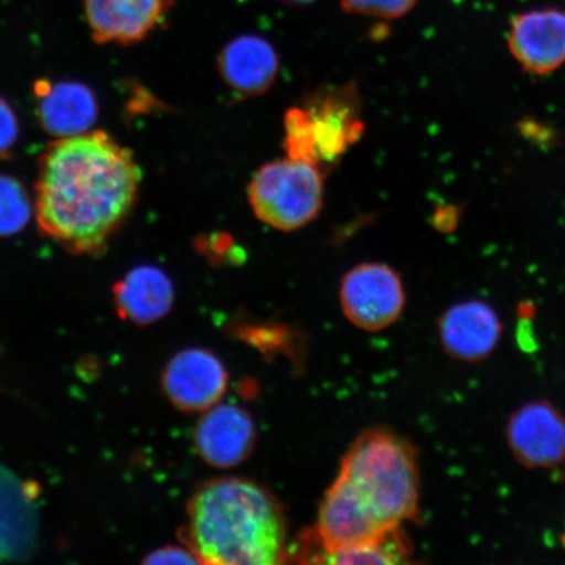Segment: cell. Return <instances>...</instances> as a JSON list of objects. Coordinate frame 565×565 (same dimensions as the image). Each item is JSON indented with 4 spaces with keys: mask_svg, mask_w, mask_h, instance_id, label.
<instances>
[{
    "mask_svg": "<svg viewBox=\"0 0 565 565\" xmlns=\"http://www.w3.org/2000/svg\"><path fill=\"white\" fill-rule=\"evenodd\" d=\"M565 534V533H564ZM564 545H565V535H564Z\"/></svg>",
    "mask_w": 565,
    "mask_h": 565,
    "instance_id": "cell-23",
    "label": "cell"
},
{
    "mask_svg": "<svg viewBox=\"0 0 565 565\" xmlns=\"http://www.w3.org/2000/svg\"><path fill=\"white\" fill-rule=\"evenodd\" d=\"M39 97L41 125L53 137L81 136L96 122V98L84 84L66 82L42 86Z\"/></svg>",
    "mask_w": 565,
    "mask_h": 565,
    "instance_id": "cell-16",
    "label": "cell"
},
{
    "mask_svg": "<svg viewBox=\"0 0 565 565\" xmlns=\"http://www.w3.org/2000/svg\"><path fill=\"white\" fill-rule=\"evenodd\" d=\"M188 543L204 564H278L287 555L280 508L270 493L244 479L201 487L189 504Z\"/></svg>",
    "mask_w": 565,
    "mask_h": 565,
    "instance_id": "cell-2",
    "label": "cell"
},
{
    "mask_svg": "<svg viewBox=\"0 0 565 565\" xmlns=\"http://www.w3.org/2000/svg\"><path fill=\"white\" fill-rule=\"evenodd\" d=\"M281 2L289 6L302 7L313 3L316 0H281Z\"/></svg>",
    "mask_w": 565,
    "mask_h": 565,
    "instance_id": "cell-22",
    "label": "cell"
},
{
    "mask_svg": "<svg viewBox=\"0 0 565 565\" xmlns=\"http://www.w3.org/2000/svg\"><path fill=\"white\" fill-rule=\"evenodd\" d=\"M227 386V370L221 359L206 349L177 353L162 373L167 397L183 412H206L218 404Z\"/></svg>",
    "mask_w": 565,
    "mask_h": 565,
    "instance_id": "cell-8",
    "label": "cell"
},
{
    "mask_svg": "<svg viewBox=\"0 0 565 565\" xmlns=\"http://www.w3.org/2000/svg\"><path fill=\"white\" fill-rule=\"evenodd\" d=\"M171 6L172 0H83L97 44H138L157 30Z\"/></svg>",
    "mask_w": 565,
    "mask_h": 565,
    "instance_id": "cell-9",
    "label": "cell"
},
{
    "mask_svg": "<svg viewBox=\"0 0 565 565\" xmlns=\"http://www.w3.org/2000/svg\"><path fill=\"white\" fill-rule=\"evenodd\" d=\"M418 0H341L342 9L353 15L397 19L412 11Z\"/></svg>",
    "mask_w": 565,
    "mask_h": 565,
    "instance_id": "cell-19",
    "label": "cell"
},
{
    "mask_svg": "<svg viewBox=\"0 0 565 565\" xmlns=\"http://www.w3.org/2000/svg\"><path fill=\"white\" fill-rule=\"evenodd\" d=\"M377 524L392 530L418 514L416 451L388 430H369L353 443L337 478Z\"/></svg>",
    "mask_w": 565,
    "mask_h": 565,
    "instance_id": "cell-3",
    "label": "cell"
},
{
    "mask_svg": "<svg viewBox=\"0 0 565 565\" xmlns=\"http://www.w3.org/2000/svg\"><path fill=\"white\" fill-rule=\"evenodd\" d=\"M508 45L525 73H554L565 63V11L553 9L521 13L513 20Z\"/></svg>",
    "mask_w": 565,
    "mask_h": 565,
    "instance_id": "cell-11",
    "label": "cell"
},
{
    "mask_svg": "<svg viewBox=\"0 0 565 565\" xmlns=\"http://www.w3.org/2000/svg\"><path fill=\"white\" fill-rule=\"evenodd\" d=\"M146 564H195L201 563L192 548L166 546L148 554Z\"/></svg>",
    "mask_w": 565,
    "mask_h": 565,
    "instance_id": "cell-21",
    "label": "cell"
},
{
    "mask_svg": "<svg viewBox=\"0 0 565 565\" xmlns=\"http://www.w3.org/2000/svg\"><path fill=\"white\" fill-rule=\"evenodd\" d=\"M277 51L256 34L238 35L218 54V74L225 84L242 97L264 95L279 74Z\"/></svg>",
    "mask_w": 565,
    "mask_h": 565,
    "instance_id": "cell-14",
    "label": "cell"
},
{
    "mask_svg": "<svg viewBox=\"0 0 565 565\" xmlns=\"http://www.w3.org/2000/svg\"><path fill=\"white\" fill-rule=\"evenodd\" d=\"M19 138V121L11 105L0 98V160L9 158Z\"/></svg>",
    "mask_w": 565,
    "mask_h": 565,
    "instance_id": "cell-20",
    "label": "cell"
},
{
    "mask_svg": "<svg viewBox=\"0 0 565 565\" xmlns=\"http://www.w3.org/2000/svg\"><path fill=\"white\" fill-rule=\"evenodd\" d=\"M339 298L345 317L369 331L391 327L406 306L399 275L391 266L379 263L358 265L345 274Z\"/></svg>",
    "mask_w": 565,
    "mask_h": 565,
    "instance_id": "cell-6",
    "label": "cell"
},
{
    "mask_svg": "<svg viewBox=\"0 0 565 565\" xmlns=\"http://www.w3.org/2000/svg\"><path fill=\"white\" fill-rule=\"evenodd\" d=\"M439 337L450 358L478 363L498 348L503 337V323L490 303L480 300L457 302L440 317Z\"/></svg>",
    "mask_w": 565,
    "mask_h": 565,
    "instance_id": "cell-10",
    "label": "cell"
},
{
    "mask_svg": "<svg viewBox=\"0 0 565 565\" xmlns=\"http://www.w3.org/2000/svg\"><path fill=\"white\" fill-rule=\"evenodd\" d=\"M355 84L318 92L308 103L295 106L285 116L287 157L323 167L333 164L362 138Z\"/></svg>",
    "mask_w": 565,
    "mask_h": 565,
    "instance_id": "cell-4",
    "label": "cell"
},
{
    "mask_svg": "<svg viewBox=\"0 0 565 565\" xmlns=\"http://www.w3.org/2000/svg\"><path fill=\"white\" fill-rule=\"evenodd\" d=\"M507 443L525 468H556L565 462V416L547 401L529 402L508 422Z\"/></svg>",
    "mask_w": 565,
    "mask_h": 565,
    "instance_id": "cell-7",
    "label": "cell"
},
{
    "mask_svg": "<svg viewBox=\"0 0 565 565\" xmlns=\"http://www.w3.org/2000/svg\"><path fill=\"white\" fill-rule=\"evenodd\" d=\"M258 221L277 231L306 227L320 214L324 201L321 167L288 158L258 169L247 189Z\"/></svg>",
    "mask_w": 565,
    "mask_h": 565,
    "instance_id": "cell-5",
    "label": "cell"
},
{
    "mask_svg": "<svg viewBox=\"0 0 565 565\" xmlns=\"http://www.w3.org/2000/svg\"><path fill=\"white\" fill-rule=\"evenodd\" d=\"M118 313L127 321L150 324L161 320L174 302V288L168 275L153 266L134 268L115 286Z\"/></svg>",
    "mask_w": 565,
    "mask_h": 565,
    "instance_id": "cell-15",
    "label": "cell"
},
{
    "mask_svg": "<svg viewBox=\"0 0 565 565\" xmlns=\"http://www.w3.org/2000/svg\"><path fill=\"white\" fill-rule=\"evenodd\" d=\"M408 543L401 527L388 530L365 545L328 554L322 562L331 564H398L408 556Z\"/></svg>",
    "mask_w": 565,
    "mask_h": 565,
    "instance_id": "cell-17",
    "label": "cell"
},
{
    "mask_svg": "<svg viewBox=\"0 0 565 565\" xmlns=\"http://www.w3.org/2000/svg\"><path fill=\"white\" fill-rule=\"evenodd\" d=\"M34 204L21 182L0 175V237L15 235L30 223Z\"/></svg>",
    "mask_w": 565,
    "mask_h": 565,
    "instance_id": "cell-18",
    "label": "cell"
},
{
    "mask_svg": "<svg viewBox=\"0 0 565 565\" xmlns=\"http://www.w3.org/2000/svg\"><path fill=\"white\" fill-rule=\"evenodd\" d=\"M140 168L129 148L104 131L61 138L41 159L34 215L67 250L105 249L137 202Z\"/></svg>",
    "mask_w": 565,
    "mask_h": 565,
    "instance_id": "cell-1",
    "label": "cell"
},
{
    "mask_svg": "<svg viewBox=\"0 0 565 565\" xmlns=\"http://www.w3.org/2000/svg\"><path fill=\"white\" fill-rule=\"evenodd\" d=\"M34 484L0 465V562L25 561L39 543Z\"/></svg>",
    "mask_w": 565,
    "mask_h": 565,
    "instance_id": "cell-13",
    "label": "cell"
},
{
    "mask_svg": "<svg viewBox=\"0 0 565 565\" xmlns=\"http://www.w3.org/2000/svg\"><path fill=\"white\" fill-rule=\"evenodd\" d=\"M194 440L204 461L215 468H233L252 454L256 427L244 408L217 404L198 422Z\"/></svg>",
    "mask_w": 565,
    "mask_h": 565,
    "instance_id": "cell-12",
    "label": "cell"
}]
</instances>
